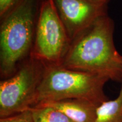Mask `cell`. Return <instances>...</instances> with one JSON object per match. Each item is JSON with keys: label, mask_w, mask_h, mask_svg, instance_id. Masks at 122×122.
<instances>
[{"label": "cell", "mask_w": 122, "mask_h": 122, "mask_svg": "<svg viewBox=\"0 0 122 122\" xmlns=\"http://www.w3.org/2000/svg\"><path fill=\"white\" fill-rule=\"evenodd\" d=\"M42 0H22L1 18L0 75L2 80L16 72L30 57Z\"/></svg>", "instance_id": "obj_2"}, {"label": "cell", "mask_w": 122, "mask_h": 122, "mask_svg": "<svg viewBox=\"0 0 122 122\" xmlns=\"http://www.w3.org/2000/svg\"><path fill=\"white\" fill-rule=\"evenodd\" d=\"M121 87L115 100H107L97 109L95 122H122V79Z\"/></svg>", "instance_id": "obj_8"}, {"label": "cell", "mask_w": 122, "mask_h": 122, "mask_svg": "<svg viewBox=\"0 0 122 122\" xmlns=\"http://www.w3.org/2000/svg\"><path fill=\"white\" fill-rule=\"evenodd\" d=\"M89 1L98 5H107L109 0H89Z\"/></svg>", "instance_id": "obj_12"}, {"label": "cell", "mask_w": 122, "mask_h": 122, "mask_svg": "<svg viewBox=\"0 0 122 122\" xmlns=\"http://www.w3.org/2000/svg\"><path fill=\"white\" fill-rule=\"evenodd\" d=\"M22 0H0V18L13 9Z\"/></svg>", "instance_id": "obj_11"}, {"label": "cell", "mask_w": 122, "mask_h": 122, "mask_svg": "<svg viewBox=\"0 0 122 122\" xmlns=\"http://www.w3.org/2000/svg\"><path fill=\"white\" fill-rule=\"evenodd\" d=\"M53 0H42L30 57L48 66H60L71 44Z\"/></svg>", "instance_id": "obj_4"}, {"label": "cell", "mask_w": 122, "mask_h": 122, "mask_svg": "<svg viewBox=\"0 0 122 122\" xmlns=\"http://www.w3.org/2000/svg\"><path fill=\"white\" fill-rule=\"evenodd\" d=\"M71 41L100 16L107 14V5L89 0H53Z\"/></svg>", "instance_id": "obj_6"}, {"label": "cell", "mask_w": 122, "mask_h": 122, "mask_svg": "<svg viewBox=\"0 0 122 122\" xmlns=\"http://www.w3.org/2000/svg\"><path fill=\"white\" fill-rule=\"evenodd\" d=\"M110 79L100 74L76 71L61 66H46L33 106L51 101L79 99L99 107L108 100L104 86Z\"/></svg>", "instance_id": "obj_3"}, {"label": "cell", "mask_w": 122, "mask_h": 122, "mask_svg": "<svg viewBox=\"0 0 122 122\" xmlns=\"http://www.w3.org/2000/svg\"><path fill=\"white\" fill-rule=\"evenodd\" d=\"M46 66L32 58L24 61L16 72L0 82V117H7L33 106Z\"/></svg>", "instance_id": "obj_5"}, {"label": "cell", "mask_w": 122, "mask_h": 122, "mask_svg": "<svg viewBox=\"0 0 122 122\" xmlns=\"http://www.w3.org/2000/svg\"><path fill=\"white\" fill-rule=\"evenodd\" d=\"M114 31L112 19L107 14L100 16L71 41L60 66L121 82L122 55L114 45Z\"/></svg>", "instance_id": "obj_1"}, {"label": "cell", "mask_w": 122, "mask_h": 122, "mask_svg": "<svg viewBox=\"0 0 122 122\" xmlns=\"http://www.w3.org/2000/svg\"><path fill=\"white\" fill-rule=\"evenodd\" d=\"M0 122H34L30 109L0 119Z\"/></svg>", "instance_id": "obj_10"}, {"label": "cell", "mask_w": 122, "mask_h": 122, "mask_svg": "<svg viewBox=\"0 0 122 122\" xmlns=\"http://www.w3.org/2000/svg\"><path fill=\"white\" fill-rule=\"evenodd\" d=\"M34 122H74L61 111L48 106L30 108Z\"/></svg>", "instance_id": "obj_9"}, {"label": "cell", "mask_w": 122, "mask_h": 122, "mask_svg": "<svg viewBox=\"0 0 122 122\" xmlns=\"http://www.w3.org/2000/svg\"><path fill=\"white\" fill-rule=\"evenodd\" d=\"M121 61H122V57H121Z\"/></svg>", "instance_id": "obj_13"}, {"label": "cell", "mask_w": 122, "mask_h": 122, "mask_svg": "<svg viewBox=\"0 0 122 122\" xmlns=\"http://www.w3.org/2000/svg\"><path fill=\"white\" fill-rule=\"evenodd\" d=\"M41 105L50 106L57 109L74 122H95L97 118V109L98 107L91 102L79 99L51 101L36 106Z\"/></svg>", "instance_id": "obj_7"}]
</instances>
